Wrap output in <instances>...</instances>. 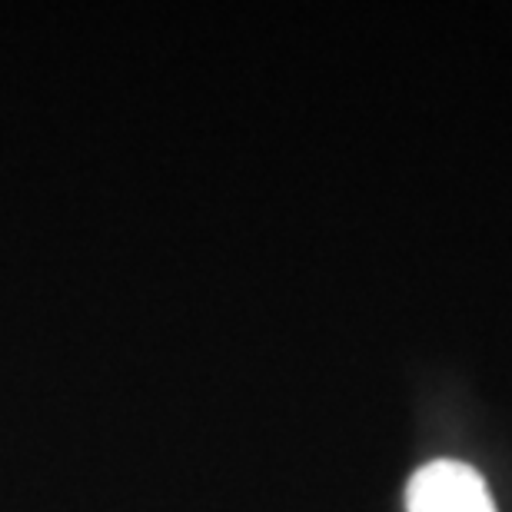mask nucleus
I'll return each mask as SVG.
<instances>
[{"mask_svg": "<svg viewBox=\"0 0 512 512\" xmlns=\"http://www.w3.org/2000/svg\"><path fill=\"white\" fill-rule=\"evenodd\" d=\"M406 512H496V503L473 466L436 459L409 479Z\"/></svg>", "mask_w": 512, "mask_h": 512, "instance_id": "obj_1", "label": "nucleus"}]
</instances>
